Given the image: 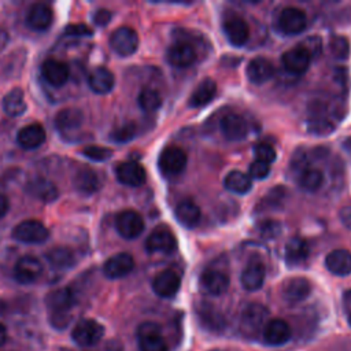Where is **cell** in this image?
<instances>
[{
  "instance_id": "obj_1",
  "label": "cell",
  "mask_w": 351,
  "mask_h": 351,
  "mask_svg": "<svg viewBox=\"0 0 351 351\" xmlns=\"http://www.w3.org/2000/svg\"><path fill=\"white\" fill-rule=\"evenodd\" d=\"M77 298L70 288H59L47 295L45 304L49 313V322L56 329H64L71 318Z\"/></svg>"
},
{
  "instance_id": "obj_2",
  "label": "cell",
  "mask_w": 351,
  "mask_h": 351,
  "mask_svg": "<svg viewBox=\"0 0 351 351\" xmlns=\"http://www.w3.org/2000/svg\"><path fill=\"white\" fill-rule=\"evenodd\" d=\"M269 318V310L259 303H251L248 304L240 319V328L241 332L245 336H256L263 332L265 325L267 324Z\"/></svg>"
},
{
  "instance_id": "obj_3",
  "label": "cell",
  "mask_w": 351,
  "mask_h": 351,
  "mask_svg": "<svg viewBox=\"0 0 351 351\" xmlns=\"http://www.w3.org/2000/svg\"><path fill=\"white\" fill-rule=\"evenodd\" d=\"M103 336L104 326L92 318L80 319L71 330L73 341L81 347H92L97 344Z\"/></svg>"
},
{
  "instance_id": "obj_4",
  "label": "cell",
  "mask_w": 351,
  "mask_h": 351,
  "mask_svg": "<svg viewBox=\"0 0 351 351\" xmlns=\"http://www.w3.org/2000/svg\"><path fill=\"white\" fill-rule=\"evenodd\" d=\"M137 343L140 351H167V343L155 322H143L137 328Z\"/></svg>"
},
{
  "instance_id": "obj_5",
  "label": "cell",
  "mask_w": 351,
  "mask_h": 351,
  "mask_svg": "<svg viewBox=\"0 0 351 351\" xmlns=\"http://www.w3.org/2000/svg\"><path fill=\"white\" fill-rule=\"evenodd\" d=\"M12 237L25 244H41L49 237V232L43 222L26 219L14 228Z\"/></svg>"
},
{
  "instance_id": "obj_6",
  "label": "cell",
  "mask_w": 351,
  "mask_h": 351,
  "mask_svg": "<svg viewBox=\"0 0 351 351\" xmlns=\"http://www.w3.org/2000/svg\"><path fill=\"white\" fill-rule=\"evenodd\" d=\"M110 47L121 56H130L138 48V36L134 29L121 26L112 32L110 37Z\"/></svg>"
},
{
  "instance_id": "obj_7",
  "label": "cell",
  "mask_w": 351,
  "mask_h": 351,
  "mask_svg": "<svg viewBox=\"0 0 351 351\" xmlns=\"http://www.w3.org/2000/svg\"><path fill=\"white\" fill-rule=\"evenodd\" d=\"M186 160H188L186 154L180 147L170 145L160 152L158 159V166L165 176L174 177L185 169Z\"/></svg>"
},
{
  "instance_id": "obj_8",
  "label": "cell",
  "mask_w": 351,
  "mask_h": 351,
  "mask_svg": "<svg viewBox=\"0 0 351 351\" xmlns=\"http://www.w3.org/2000/svg\"><path fill=\"white\" fill-rule=\"evenodd\" d=\"M117 232L128 240L138 237L144 230V219L134 210H123L115 217Z\"/></svg>"
},
{
  "instance_id": "obj_9",
  "label": "cell",
  "mask_w": 351,
  "mask_h": 351,
  "mask_svg": "<svg viewBox=\"0 0 351 351\" xmlns=\"http://www.w3.org/2000/svg\"><path fill=\"white\" fill-rule=\"evenodd\" d=\"M41 273H43L41 262L32 255H25L19 258L12 270V276L15 281L23 285L36 282L40 278Z\"/></svg>"
},
{
  "instance_id": "obj_10",
  "label": "cell",
  "mask_w": 351,
  "mask_h": 351,
  "mask_svg": "<svg viewBox=\"0 0 351 351\" xmlns=\"http://www.w3.org/2000/svg\"><path fill=\"white\" fill-rule=\"evenodd\" d=\"M278 29L289 36L302 33L307 26V16L303 10L296 7L284 8L277 19Z\"/></svg>"
},
{
  "instance_id": "obj_11",
  "label": "cell",
  "mask_w": 351,
  "mask_h": 351,
  "mask_svg": "<svg viewBox=\"0 0 351 351\" xmlns=\"http://www.w3.org/2000/svg\"><path fill=\"white\" fill-rule=\"evenodd\" d=\"M177 248L176 236L165 228H156L145 240V250L151 254H171Z\"/></svg>"
},
{
  "instance_id": "obj_12",
  "label": "cell",
  "mask_w": 351,
  "mask_h": 351,
  "mask_svg": "<svg viewBox=\"0 0 351 351\" xmlns=\"http://www.w3.org/2000/svg\"><path fill=\"white\" fill-rule=\"evenodd\" d=\"M134 267V259L128 252H119L108 258L103 266V273L110 280H118L128 276Z\"/></svg>"
},
{
  "instance_id": "obj_13",
  "label": "cell",
  "mask_w": 351,
  "mask_h": 351,
  "mask_svg": "<svg viewBox=\"0 0 351 351\" xmlns=\"http://www.w3.org/2000/svg\"><path fill=\"white\" fill-rule=\"evenodd\" d=\"M115 174L121 184L132 188L141 186L147 178L144 167L133 160L119 163L115 169Z\"/></svg>"
},
{
  "instance_id": "obj_14",
  "label": "cell",
  "mask_w": 351,
  "mask_h": 351,
  "mask_svg": "<svg viewBox=\"0 0 351 351\" xmlns=\"http://www.w3.org/2000/svg\"><path fill=\"white\" fill-rule=\"evenodd\" d=\"M263 341L269 346H282L291 339V328L281 318L269 319L262 332Z\"/></svg>"
},
{
  "instance_id": "obj_15",
  "label": "cell",
  "mask_w": 351,
  "mask_h": 351,
  "mask_svg": "<svg viewBox=\"0 0 351 351\" xmlns=\"http://www.w3.org/2000/svg\"><path fill=\"white\" fill-rule=\"evenodd\" d=\"M223 33L234 47H241L248 41L250 29L247 22L239 15H230L223 21Z\"/></svg>"
},
{
  "instance_id": "obj_16",
  "label": "cell",
  "mask_w": 351,
  "mask_h": 351,
  "mask_svg": "<svg viewBox=\"0 0 351 351\" xmlns=\"http://www.w3.org/2000/svg\"><path fill=\"white\" fill-rule=\"evenodd\" d=\"M311 292V284L304 277H292L284 281L281 287V296L288 303H299L304 300Z\"/></svg>"
},
{
  "instance_id": "obj_17",
  "label": "cell",
  "mask_w": 351,
  "mask_h": 351,
  "mask_svg": "<svg viewBox=\"0 0 351 351\" xmlns=\"http://www.w3.org/2000/svg\"><path fill=\"white\" fill-rule=\"evenodd\" d=\"M41 74L49 85L59 88V86H63L69 81L70 69L62 60L47 59L41 66Z\"/></svg>"
},
{
  "instance_id": "obj_18",
  "label": "cell",
  "mask_w": 351,
  "mask_h": 351,
  "mask_svg": "<svg viewBox=\"0 0 351 351\" xmlns=\"http://www.w3.org/2000/svg\"><path fill=\"white\" fill-rule=\"evenodd\" d=\"M219 128L225 138H228L229 141H240L245 138L248 133V126L245 119L234 112H229L223 115L219 122Z\"/></svg>"
},
{
  "instance_id": "obj_19",
  "label": "cell",
  "mask_w": 351,
  "mask_h": 351,
  "mask_svg": "<svg viewBox=\"0 0 351 351\" xmlns=\"http://www.w3.org/2000/svg\"><path fill=\"white\" fill-rule=\"evenodd\" d=\"M45 138H47L45 129L43 128L41 123H37V122L23 126L16 133V143L23 149H36L44 144Z\"/></svg>"
},
{
  "instance_id": "obj_20",
  "label": "cell",
  "mask_w": 351,
  "mask_h": 351,
  "mask_svg": "<svg viewBox=\"0 0 351 351\" xmlns=\"http://www.w3.org/2000/svg\"><path fill=\"white\" fill-rule=\"evenodd\" d=\"M52 21L53 12L51 7L44 3L33 4L26 14V25L36 32L47 30L52 25Z\"/></svg>"
},
{
  "instance_id": "obj_21",
  "label": "cell",
  "mask_w": 351,
  "mask_h": 351,
  "mask_svg": "<svg viewBox=\"0 0 351 351\" xmlns=\"http://www.w3.org/2000/svg\"><path fill=\"white\" fill-rule=\"evenodd\" d=\"M281 60L287 71L292 74H303L310 66L311 56L302 45H298L284 52Z\"/></svg>"
},
{
  "instance_id": "obj_22",
  "label": "cell",
  "mask_w": 351,
  "mask_h": 351,
  "mask_svg": "<svg viewBox=\"0 0 351 351\" xmlns=\"http://www.w3.org/2000/svg\"><path fill=\"white\" fill-rule=\"evenodd\" d=\"M181 285L180 276L173 270H163L152 281L154 292L160 298H173Z\"/></svg>"
},
{
  "instance_id": "obj_23",
  "label": "cell",
  "mask_w": 351,
  "mask_h": 351,
  "mask_svg": "<svg viewBox=\"0 0 351 351\" xmlns=\"http://www.w3.org/2000/svg\"><path fill=\"white\" fill-rule=\"evenodd\" d=\"M26 191L30 196L44 203H51L56 200L59 196V191L56 185L44 177H37L30 180L26 185Z\"/></svg>"
},
{
  "instance_id": "obj_24",
  "label": "cell",
  "mask_w": 351,
  "mask_h": 351,
  "mask_svg": "<svg viewBox=\"0 0 351 351\" xmlns=\"http://www.w3.org/2000/svg\"><path fill=\"white\" fill-rule=\"evenodd\" d=\"M200 285L206 293L219 296L229 288V277L219 270H206L200 277Z\"/></svg>"
},
{
  "instance_id": "obj_25",
  "label": "cell",
  "mask_w": 351,
  "mask_h": 351,
  "mask_svg": "<svg viewBox=\"0 0 351 351\" xmlns=\"http://www.w3.org/2000/svg\"><path fill=\"white\" fill-rule=\"evenodd\" d=\"M265 276H266L265 265L259 261H254V262H250L244 267V270L240 276V282L245 291L254 292V291H258L263 285Z\"/></svg>"
},
{
  "instance_id": "obj_26",
  "label": "cell",
  "mask_w": 351,
  "mask_h": 351,
  "mask_svg": "<svg viewBox=\"0 0 351 351\" xmlns=\"http://www.w3.org/2000/svg\"><path fill=\"white\" fill-rule=\"evenodd\" d=\"M325 266L335 276H348L351 273V252L343 248L330 251L325 258Z\"/></svg>"
},
{
  "instance_id": "obj_27",
  "label": "cell",
  "mask_w": 351,
  "mask_h": 351,
  "mask_svg": "<svg viewBox=\"0 0 351 351\" xmlns=\"http://www.w3.org/2000/svg\"><path fill=\"white\" fill-rule=\"evenodd\" d=\"M196 60V52L186 43H177L167 49V62L176 67H189Z\"/></svg>"
},
{
  "instance_id": "obj_28",
  "label": "cell",
  "mask_w": 351,
  "mask_h": 351,
  "mask_svg": "<svg viewBox=\"0 0 351 351\" xmlns=\"http://www.w3.org/2000/svg\"><path fill=\"white\" fill-rule=\"evenodd\" d=\"M245 74L252 84H263L273 77L274 66L266 58H254L248 63Z\"/></svg>"
},
{
  "instance_id": "obj_29",
  "label": "cell",
  "mask_w": 351,
  "mask_h": 351,
  "mask_svg": "<svg viewBox=\"0 0 351 351\" xmlns=\"http://www.w3.org/2000/svg\"><path fill=\"white\" fill-rule=\"evenodd\" d=\"M89 88L99 95H106L112 90L115 84L114 74L106 67H96L88 77Z\"/></svg>"
},
{
  "instance_id": "obj_30",
  "label": "cell",
  "mask_w": 351,
  "mask_h": 351,
  "mask_svg": "<svg viewBox=\"0 0 351 351\" xmlns=\"http://www.w3.org/2000/svg\"><path fill=\"white\" fill-rule=\"evenodd\" d=\"M174 214H176L177 221L189 229L195 228L200 221V208L195 202H192L189 199L181 200L176 206Z\"/></svg>"
},
{
  "instance_id": "obj_31",
  "label": "cell",
  "mask_w": 351,
  "mask_h": 351,
  "mask_svg": "<svg viewBox=\"0 0 351 351\" xmlns=\"http://www.w3.org/2000/svg\"><path fill=\"white\" fill-rule=\"evenodd\" d=\"M215 93H217L215 81L211 80V78H206L196 86V89L191 95L189 106L193 107V108L204 107L214 99Z\"/></svg>"
},
{
  "instance_id": "obj_32",
  "label": "cell",
  "mask_w": 351,
  "mask_h": 351,
  "mask_svg": "<svg viewBox=\"0 0 351 351\" xmlns=\"http://www.w3.org/2000/svg\"><path fill=\"white\" fill-rule=\"evenodd\" d=\"M84 123V114L78 108H63L55 115V126L60 132L78 129Z\"/></svg>"
},
{
  "instance_id": "obj_33",
  "label": "cell",
  "mask_w": 351,
  "mask_h": 351,
  "mask_svg": "<svg viewBox=\"0 0 351 351\" xmlns=\"http://www.w3.org/2000/svg\"><path fill=\"white\" fill-rule=\"evenodd\" d=\"M75 189L84 195H90L99 189V177L89 167H81L73 177Z\"/></svg>"
},
{
  "instance_id": "obj_34",
  "label": "cell",
  "mask_w": 351,
  "mask_h": 351,
  "mask_svg": "<svg viewBox=\"0 0 351 351\" xmlns=\"http://www.w3.org/2000/svg\"><path fill=\"white\" fill-rule=\"evenodd\" d=\"M3 110L10 117H19L26 111L25 93L21 88L11 89L3 97Z\"/></svg>"
},
{
  "instance_id": "obj_35",
  "label": "cell",
  "mask_w": 351,
  "mask_h": 351,
  "mask_svg": "<svg viewBox=\"0 0 351 351\" xmlns=\"http://www.w3.org/2000/svg\"><path fill=\"white\" fill-rule=\"evenodd\" d=\"M223 185L228 191L237 195H244L251 191L252 181L248 174L240 171V170H232L226 174L223 180Z\"/></svg>"
},
{
  "instance_id": "obj_36",
  "label": "cell",
  "mask_w": 351,
  "mask_h": 351,
  "mask_svg": "<svg viewBox=\"0 0 351 351\" xmlns=\"http://www.w3.org/2000/svg\"><path fill=\"white\" fill-rule=\"evenodd\" d=\"M47 261L49 262V265L52 267L69 269V267L74 266L75 256H74V252L70 248H67V247H56V248H52L47 254Z\"/></svg>"
},
{
  "instance_id": "obj_37",
  "label": "cell",
  "mask_w": 351,
  "mask_h": 351,
  "mask_svg": "<svg viewBox=\"0 0 351 351\" xmlns=\"http://www.w3.org/2000/svg\"><path fill=\"white\" fill-rule=\"evenodd\" d=\"M299 186L307 192H315L321 188L324 182V174L318 169H304L302 173H299L298 178Z\"/></svg>"
},
{
  "instance_id": "obj_38",
  "label": "cell",
  "mask_w": 351,
  "mask_h": 351,
  "mask_svg": "<svg viewBox=\"0 0 351 351\" xmlns=\"http://www.w3.org/2000/svg\"><path fill=\"white\" fill-rule=\"evenodd\" d=\"M308 255V244L300 239V237H293L291 239L287 245H285V256L288 262H302L307 258Z\"/></svg>"
},
{
  "instance_id": "obj_39",
  "label": "cell",
  "mask_w": 351,
  "mask_h": 351,
  "mask_svg": "<svg viewBox=\"0 0 351 351\" xmlns=\"http://www.w3.org/2000/svg\"><path fill=\"white\" fill-rule=\"evenodd\" d=\"M137 101H138L140 108L147 112H154L162 106L160 95L155 89H151V88L143 89L138 95Z\"/></svg>"
},
{
  "instance_id": "obj_40",
  "label": "cell",
  "mask_w": 351,
  "mask_h": 351,
  "mask_svg": "<svg viewBox=\"0 0 351 351\" xmlns=\"http://www.w3.org/2000/svg\"><path fill=\"white\" fill-rule=\"evenodd\" d=\"M329 49H330V53H332L333 58L343 60V59H347V56H348L350 45H348L347 38L340 37V36H335L329 41Z\"/></svg>"
},
{
  "instance_id": "obj_41",
  "label": "cell",
  "mask_w": 351,
  "mask_h": 351,
  "mask_svg": "<svg viewBox=\"0 0 351 351\" xmlns=\"http://www.w3.org/2000/svg\"><path fill=\"white\" fill-rule=\"evenodd\" d=\"M254 154H255V160H259V162H263V163H267V165L273 163L277 158L276 149L267 143L256 144L255 148H254Z\"/></svg>"
},
{
  "instance_id": "obj_42",
  "label": "cell",
  "mask_w": 351,
  "mask_h": 351,
  "mask_svg": "<svg viewBox=\"0 0 351 351\" xmlns=\"http://www.w3.org/2000/svg\"><path fill=\"white\" fill-rule=\"evenodd\" d=\"M136 132H137L136 125L133 122H129L115 129L111 133V140H114L115 143H128L136 136Z\"/></svg>"
},
{
  "instance_id": "obj_43",
  "label": "cell",
  "mask_w": 351,
  "mask_h": 351,
  "mask_svg": "<svg viewBox=\"0 0 351 351\" xmlns=\"http://www.w3.org/2000/svg\"><path fill=\"white\" fill-rule=\"evenodd\" d=\"M308 130L314 134L325 136L333 130V125L325 118H314L308 121Z\"/></svg>"
},
{
  "instance_id": "obj_44",
  "label": "cell",
  "mask_w": 351,
  "mask_h": 351,
  "mask_svg": "<svg viewBox=\"0 0 351 351\" xmlns=\"http://www.w3.org/2000/svg\"><path fill=\"white\" fill-rule=\"evenodd\" d=\"M111 149L106 148V147H99V145H89L84 149V155L88 156L89 159L95 160V162H101L106 160L111 156Z\"/></svg>"
},
{
  "instance_id": "obj_45",
  "label": "cell",
  "mask_w": 351,
  "mask_h": 351,
  "mask_svg": "<svg viewBox=\"0 0 351 351\" xmlns=\"http://www.w3.org/2000/svg\"><path fill=\"white\" fill-rule=\"evenodd\" d=\"M270 173V165L259 162V160H254L250 167H248V176L250 178H255V180H263L269 176Z\"/></svg>"
},
{
  "instance_id": "obj_46",
  "label": "cell",
  "mask_w": 351,
  "mask_h": 351,
  "mask_svg": "<svg viewBox=\"0 0 351 351\" xmlns=\"http://www.w3.org/2000/svg\"><path fill=\"white\" fill-rule=\"evenodd\" d=\"M281 233V225L276 221H266L261 225V234L266 239H273Z\"/></svg>"
},
{
  "instance_id": "obj_47",
  "label": "cell",
  "mask_w": 351,
  "mask_h": 351,
  "mask_svg": "<svg viewBox=\"0 0 351 351\" xmlns=\"http://www.w3.org/2000/svg\"><path fill=\"white\" fill-rule=\"evenodd\" d=\"M308 53L311 58H315L319 55L321 52V40L318 37H308L306 38V41L303 44H300Z\"/></svg>"
},
{
  "instance_id": "obj_48",
  "label": "cell",
  "mask_w": 351,
  "mask_h": 351,
  "mask_svg": "<svg viewBox=\"0 0 351 351\" xmlns=\"http://www.w3.org/2000/svg\"><path fill=\"white\" fill-rule=\"evenodd\" d=\"M64 33L69 36H92V30L90 27H88L84 23H78V25H69L64 29Z\"/></svg>"
},
{
  "instance_id": "obj_49",
  "label": "cell",
  "mask_w": 351,
  "mask_h": 351,
  "mask_svg": "<svg viewBox=\"0 0 351 351\" xmlns=\"http://www.w3.org/2000/svg\"><path fill=\"white\" fill-rule=\"evenodd\" d=\"M291 165L295 170H299L300 173L307 169V155L304 152H296L291 160Z\"/></svg>"
},
{
  "instance_id": "obj_50",
  "label": "cell",
  "mask_w": 351,
  "mask_h": 351,
  "mask_svg": "<svg viewBox=\"0 0 351 351\" xmlns=\"http://www.w3.org/2000/svg\"><path fill=\"white\" fill-rule=\"evenodd\" d=\"M111 19V12L106 8H100L95 12L93 15V22L97 25V26H106Z\"/></svg>"
},
{
  "instance_id": "obj_51",
  "label": "cell",
  "mask_w": 351,
  "mask_h": 351,
  "mask_svg": "<svg viewBox=\"0 0 351 351\" xmlns=\"http://www.w3.org/2000/svg\"><path fill=\"white\" fill-rule=\"evenodd\" d=\"M339 217H340V221L341 223L351 230V206H346L340 210L339 213Z\"/></svg>"
},
{
  "instance_id": "obj_52",
  "label": "cell",
  "mask_w": 351,
  "mask_h": 351,
  "mask_svg": "<svg viewBox=\"0 0 351 351\" xmlns=\"http://www.w3.org/2000/svg\"><path fill=\"white\" fill-rule=\"evenodd\" d=\"M10 210V202L4 193L0 192V218H3Z\"/></svg>"
},
{
  "instance_id": "obj_53",
  "label": "cell",
  "mask_w": 351,
  "mask_h": 351,
  "mask_svg": "<svg viewBox=\"0 0 351 351\" xmlns=\"http://www.w3.org/2000/svg\"><path fill=\"white\" fill-rule=\"evenodd\" d=\"M7 341V329L3 324H0V346H3Z\"/></svg>"
},
{
  "instance_id": "obj_54",
  "label": "cell",
  "mask_w": 351,
  "mask_h": 351,
  "mask_svg": "<svg viewBox=\"0 0 351 351\" xmlns=\"http://www.w3.org/2000/svg\"><path fill=\"white\" fill-rule=\"evenodd\" d=\"M348 324H350V326H351V313H350V315H348Z\"/></svg>"
}]
</instances>
